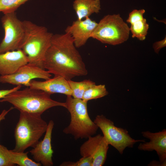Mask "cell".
<instances>
[{
  "label": "cell",
  "instance_id": "12",
  "mask_svg": "<svg viewBox=\"0 0 166 166\" xmlns=\"http://www.w3.org/2000/svg\"><path fill=\"white\" fill-rule=\"evenodd\" d=\"M54 126L53 121L48 123L47 130L43 139L39 141L30 152L36 162L44 166H52L53 153L51 145L52 134Z\"/></svg>",
  "mask_w": 166,
  "mask_h": 166
},
{
  "label": "cell",
  "instance_id": "1",
  "mask_svg": "<svg viewBox=\"0 0 166 166\" xmlns=\"http://www.w3.org/2000/svg\"><path fill=\"white\" fill-rule=\"evenodd\" d=\"M77 48L69 34H53L45 54L44 69L67 80L86 76L87 70Z\"/></svg>",
  "mask_w": 166,
  "mask_h": 166
},
{
  "label": "cell",
  "instance_id": "15",
  "mask_svg": "<svg viewBox=\"0 0 166 166\" xmlns=\"http://www.w3.org/2000/svg\"><path fill=\"white\" fill-rule=\"evenodd\" d=\"M29 87L40 89L51 94L61 93L71 96L72 91L68 80L62 77L56 76L43 81L32 80L30 82Z\"/></svg>",
  "mask_w": 166,
  "mask_h": 166
},
{
  "label": "cell",
  "instance_id": "11",
  "mask_svg": "<svg viewBox=\"0 0 166 166\" xmlns=\"http://www.w3.org/2000/svg\"><path fill=\"white\" fill-rule=\"evenodd\" d=\"M97 23L89 17L81 20L77 19L66 27L65 32L71 36L75 46L79 48L84 45L91 38Z\"/></svg>",
  "mask_w": 166,
  "mask_h": 166
},
{
  "label": "cell",
  "instance_id": "4",
  "mask_svg": "<svg viewBox=\"0 0 166 166\" xmlns=\"http://www.w3.org/2000/svg\"><path fill=\"white\" fill-rule=\"evenodd\" d=\"M18 121L14 131L15 144L14 151L24 152L33 148L47 129L48 124L39 115L20 111Z\"/></svg>",
  "mask_w": 166,
  "mask_h": 166
},
{
  "label": "cell",
  "instance_id": "23",
  "mask_svg": "<svg viewBox=\"0 0 166 166\" xmlns=\"http://www.w3.org/2000/svg\"><path fill=\"white\" fill-rule=\"evenodd\" d=\"M8 150L6 147L0 144V166L15 165L10 160Z\"/></svg>",
  "mask_w": 166,
  "mask_h": 166
},
{
  "label": "cell",
  "instance_id": "21",
  "mask_svg": "<svg viewBox=\"0 0 166 166\" xmlns=\"http://www.w3.org/2000/svg\"><path fill=\"white\" fill-rule=\"evenodd\" d=\"M30 0H0V12H15L21 6Z\"/></svg>",
  "mask_w": 166,
  "mask_h": 166
},
{
  "label": "cell",
  "instance_id": "2",
  "mask_svg": "<svg viewBox=\"0 0 166 166\" xmlns=\"http://www.w3.org/2000/svg\"><path fill=\"white\" fill-rule=\"evenodd\" d=\"M51 95L42 90L29 87L8 94L0 99V102H8L20 112L39 115L54 107L61 106L66 108L65 102L53 100Z\"/></svg>",
  "mask_w": 166,
  "mask_h": 166
},
{
  "label": "cell",
  "instance_id": "27",
  "mask_svg": "<svg viewBox=\"0 0 166 166\" xmlns=\"http://www.w3.org/2000/svg\"><path fill=\"white\" fill-rule=\"evenodd\" d=\"M148 165L150 166H164L159 161H157L155 160H152L148 164Z\"/></svg>",
  "mask_w": 166,
  "mask_h": 166
},
{
  "label": "cell",
  "instance_id": "3",
  "mask_svg": "<svg viewBox=\"0 0 166 166\" xmlns=\"http://www.w3.org/2000/svg\"><path fill=\"white\" fill-rule=\"evenodd\" d=\"M22 22L24 34L21 49L26 55L28 64L45 69V56L53 34L45 26L29 21Z\"/></svg>",
  "mask_w": 166,
  "mask_h": 166
},
{
  "label": "cell",
  "instance_id": "8",
  "mask_svg": "<svg viewBox=\"0 0 166 166\" xmlns=\"http://www.w3.org/2000/svg\"><path fill=\"white\" fill-rule=\"evenodd\" d=\"M3 14L1 22L5 35L0 44V53L21 49L24 34L23 22L18 19L15 12Z\"/></svg>",
  "mask_w": 166,
  "mask_h": 166
},
{
  "label": "cell",
  "instance_id": "24",
  "mask_svg": "<svg viewBox=\"0 0 166 166\" xmlns=\"http://www.w3.org/2000/svg\"><path fill=\"white\" fill-rule=\"evenodd\" d=\"M166 46V37L162 40L155 42L153 45V47L155 52L158 53L160 49Z\"/></svg>",
  "mask_w": 166,
  "mask_h": 166
},
{
  "label": "cell",
  "instance_id": "26",
  "mask_svg": "<svg viewBox=\"0 0 166 166\" xmlns=\"http://www.w3.org/2000/svg\"><path fill=\"white\" fill-rule=\"evenodd\" d=\"M14 108L13 107H11L8 110L4 109L2 110L0 114V122L2 121L5 119L6 116L8 113Z\"/></svg>",
  "mask_w": 166,
  "mask_h": 166
},
{
  "label": "cell",
  "instance_id": "14",
  "mask_svg": "<svg viewBox=\"0 0 166 166\" xmlns=\"http://www.w3.org/2000/svg\"><path fill=\"white\" fill-rule=\"evenodd\" d=\"M28 62L26 55L21 49L0 53V75L12 74Z\"/></svg>",
  "mask_w": 166,
  "mask_h": 166
},
{
  "label": "cell",
  "instance_id": "5",
  "mask_svg": "<svg viewBox=\"0 0 166 166\" xmlns=\"http://www.w3.org/2000/svg\"><path fill=\"white\" fill-rule=\"evenodd\" d=\"M65 102L70 114V121L63 130V132L71 135L75 140L87 139L96 134L99 128L89 117L87 102L67 96Z\"/></svg>",
  "mask_w": 166,
  "mask_h": 166
},
{
  "label": "cell",
  "instance_id": "10",
  "mask_svg": "<svg viewBox=\"0 0 166 166\" xmlns=\"http://www.w3.org/2000/svg\"><path fill=\"white\" fill-rule=\"evenodd\" d=\"M80 148L81 156L91 157L93 161L92 166H102L107 158L109 144L103 136L98 134L87 139Z\"/></svg>",
  "mask_w": 166,
  "mask_h": 166
},
{
  "label": "cell",
  "instance_id": "20",
  "mask_svg": "<svg viewBox=\"0 0 166 166\" xmlns=\"http://www.w3.org/2000/svg\"><path fill=\"white\" fill-rule=\"evenodd\" d=\"M108 94L104 85H97L96 84L89 87L84 93L82 100L88 102L90 100L103 97Z\"/></svg>",
  "mask_w": 166,
  "mask_h": 166
},
{
  "label": "cell",
  "instance_id": "19",
  "mask_svg": "<svg viewBox=\"0 0 166 166\" xmlns=\"http://www.w3.org/2000/svg\"><path fill=\"white\" fill-rule=\"evenodd\" d=\"M72 91L71 96L73 98L82 99L85 91L95 83L89 80H85L80 82L74 81L71 80H68Z\"/></svg>",
  "mask_w": 166,
  "mask_h": 166
},
{
  "label": "cell",
  "instance_id": "13",
  "mask_svg": "<svg viewBox=\"0 0 166 166\" xmlns=\"http://www.w3.org/2000/svg\"><path fill=\"white\" fill-rule=\"evenodd\" d=\"M142 136L149 139V142H140L138 149L140 151H156L159 161L164 166L166 165V130L158 132L147 131L141 132Z\"/></svg>",
  "mask_w": 166,
  "mask_h": 166
},
{
  "label": "cell",
  "instance_id": "17",
  "mask_svg": "<svg viewBox=\"0 0 166 166\" xmlns=\"http://www.w3.org/2000/svg\"><path fill=\"white\" fill-rule=\"evenodd\" d=\"M73 8L77 19L81 20L89 17L92 14H97L101 9L100 0H74Z\"/></svg>",
  "mask_w": 166,
  "mask_h": 166
},
{
  "label": "cell",
  "instance_id": "16",
  "mask_svg": "<svg viewBox=\"0 0 166 166\" xmlns=\"http://www.w3.org/2000/svg\"><path fill=\"white\" fill-rule=\"evenodd\" d=\"M145 12L144 9L134 10L129 14L127 22L131 24L129 28L132 37L136 38L140 41L146 38L149 28L146 20L143 17Z\"/></svg>",
  "mask_w": 166,
  "mask_h": 166
},
{
  "label": "cell",
  "instance_id": "6",
  "mask_svg": "<svg viewBox=\"0 0 166 166\" xmlns=\"http://www.w3.org/2000/svg\"><path fill=\"white\" fill-rule=\"evenodd\" d=\"M130 31L127 24L119 14H108L98 23L91 38L103 43L117 45L128 39Z\"/></svg>",
  "mask_w": 166,
  "mask_h": 166
},
{
  "label": "cell",
  "instance_id": "7",
  "mask_svg": "<svg viewBox=\"0 0 166 166\" xmlns=\"http://www.w3.org/2000/svg\"><path fill=\"white\" fill-rule=\"evenodd\" d=\"M94 122L101 130L109 145L116 149L121 154L127 148H132L137 142H145V140L132 138L127 129L115 126L114 122L103 115H97Z\"/></svg>",
  "mask_w": 166,
  "mask_h": 166
},
{
  "label": "cell",
  "instance_id": "18",
  "mask_svg": "<svg viewBox=\"0 0 166 166\" xmlns=\"http://www.w3.org/2000/svg\"><path fill=\"white\" fill-rule=\"evenodd\" d=\"M28 152H18L8 150V155L10 161L15 165L19 166H40L41 164L33 161L28 156Z\"/></svg>",
  "mask_w": 166,
  "mask_h": 166
},
{
  "label": "cell",
  "instance_id": "9",
  "mask_svg": "<svg viewBox=\"0 0 166 166\" xmlns=\"http://www.w3.org/2000/svg\"><path fill=\"white\" fill-rule=\"evenodd\" d=\"M51 76L48 71L28 63L12 74L0 76V82L16 85H23L29 87L30 81L34 79L46 80L50 78Z\"/></svg>",
  "mask_w": 166,
  "mask_h": 166
},
{
  "label": "cell",
  "instance_id": "22",
  "mask_svg": "<svg viewBox=\"0 0 166 166\" xmlns=\"http://www.w3.org/2000/svg\"><path fill=\"white\" fill-rule=\"evenodd\" d=\"M93 160L89 156H82L76 162L70 161L62 162L60 166H92Z\"/></svg>",
  "mask_w": 166,
  "mask_h": 166
},
{
  "label": "cell",
  "instance_id": "25",
  "mask_svg": "<svg viewBox=\"0 0 166 166\" xmlns=\"http://www.w3.org/2000/svg\"><path fill=\"white\" fill-rule=\"evenodd\" d=\"M22 87V85H18L10 89L0 90V99L13 92L20 89Z\"/></svg>",
  "mask_w": 166,
  "mask_h": 166
}]
</instances>
